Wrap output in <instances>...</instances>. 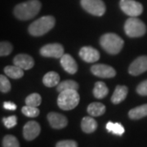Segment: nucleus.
Returning <instances> with one entry per match:
<instances>
[{
  "instance_id": "f257e3e1",
  "label": "nucleus",
  "mask_w": 147,
  "mask_h": 147,
  "mask_svg": "<svg viewBox=\"0 0 147 147\" xmlns=\"http://www.w3.org/2000/svg\"><path fill=\"white\" fill-rule=\"evenodd\" d=\"M42 4L38 0H29L17 4L14 8V15L16 18L27 21L34 18L39 12Z\"/></svg>"
},
{
  "instance_id": "f03ea898",
  "label": "nucleus",
  "mask_w": 147,
  "mask_h": 147,
  "mask_svg": "<svg viewBox=\"0 0 147 147\" xmlns=\"http://www.w3.org/2000/svg\"><path fill=\"white\" fill-rule=\"evenodd\" d=\"M56 23L55 18L52 16H45L38 18L30 25L28 31L32 36L39 37L44 35L53 29Z\"/></svg>"
},
{
  "instance_id": "7ed1b4c3",
  "label": "nucleus",
  "mask_w": 147,
  "mask_h": 147,
  "mask_svg": "<svg viewBox=\"0 0 147 147\" xmlns=\"http://www.w3.org/2000/svg\"><path fill=\"white\" fill-rule=\"evenodd\" d=\"M100 44L106 53L111 55H115L120 53L124 42L120 37L115 34L107 33L101 36Z\"/></svg>"
},
{
  "instance_id": "20e7f679",
  "label": "nucleus",
  "mask_w": 147,
  "mask_h": 147,
  "mask_svg": "<svg viewBox=\"0 0 147 147\" xmlns=\"http://www.w3.org/2000/svg\"><path fill=\"white\" fill-rule=\"evenodd\" d=\"M80 96L77 90H65L60 92L57 98L58 106L63 110H70L79 105Z\"/></svg>"
},
{
  "instance_id": "39448f33",
  "label": "nucleus",
  "mask_w": 147,
  "mask_h": 147,
  "mask_svg": "<svg viewBox=\"0 0 147 147\" xmlns=\"http://www.w3.org/2000/svg\"><path fill=\"white\" fill-rule=\"evenodd\" d=\"M124 31L130 38H139L146 33V26L137 16H130L124 24Z\"/></svg>"
},
{
  "instance_id": "423d86ee",
  "label": "nucleus",
  "mask_w": 147,
  "mask_h": 147,
  "mask_svg": "<svg viewBox=\"0 0 147 147\" xmlns=\"http://www.w3.org/2000/svg\"><path fill=\"white\" fill-rule=\"evenodd\" d=\"M80 3L84 10L94 16H103L106 10L102 0H81Z\"/></svg>"
},
{
  "instance_id": "0eeeda50",
  "label": "nucleus",
  "mask_w": 147,
  "mask_h": 147,
  "mask_svg": "<svg viewBox=\"0 0 147 147\" xmlns=\"http://www.w3.org/2000/svg\"><path fill=\"white\" fill-rule=\"evenodd\" d=\"M121 10L129 16H140L143 11V6L135 0H120Z\"/></svg>"
},
{
  "instance_id": "6e6552de",
  "label": "nucleus",
  "mask_w": 147,
  "mask_h": 147,
  "mask_svg": "<svg viewBox=\"0 0 147 147\" xmlns=\"http://www.w3.org/2000/svg\"><path fill=\"white\" fill-rule=\"evenodd\" d=\"M40 54L44 57L61 58L64 55V47L60 43L46 44L40 49Z\"/></svg>"
},
{
  "instance_id": "1a4fd4ad",
  "label": "nucleus",
  "mask_w": 147,
  "mask_h": 147,
  "mask_svg": "<svg viewBox=\"0 0 147 147\" xmlns=\"http://www.w3.org/2000/svg\"><path fill=\"white\" fill-rule=\"evenodd\" d=\"M91 71L96 76L100 78H105V79L113 78L116 75V71L115 69L110 65L104 64H96L92 65L91 67Z\"/></svg>"
},
{
  "instance_id": "9d476101",
  "label": "nucleus",
  "mask_w": 147,
  "mask_h": 147,
  "mask_svg": "<svg viewBox=\"0 0 147 147\" xmlns=\"http://www.w3.org/2000/svg\"><path fill=\"white\" fill-rule=\"evenodd\" d=\"M147 71V56H142L134 60L128 68V72L131 75L137 76Z\"/></svg>"
},
{
  "instance_id": "9b49d317",
  "label": "nucleus",
  "mask_w": 147,
  "mask_h": 147,
  "mask_svg": "<svg viewBox=\"0 0 147 147\" xmlns=\"http://www.w3.org/2000/svg\"><path fill=\"white\" fill-rule=\"evenodd\" d=\"M40 131V125L36 121H30L23 127V136L27 141H32L39 135Z\"/></svg>"
},
{
  "instance_id": "f8f14e48",
  "label": "nucleus",
  "mask_w": 147,
  "mask_h": 147,
  "mask_svg": "<svg viewBox=\"0 0 147 147\" xmlns=\"http://www.w3.org/2000/svg\"><path fill=\"white\" fill-rule=\"evenodd\" d=\"M79 57L88 63H94L100 59V53L93 47L85 46L80 49Z\"/></svg>"
},
{
  "instance_id": "ddd939ff",
  "label": "nucleus",
  "mask_w": 147,
  "mask_h": 147,
  "mask_svg": "<svg viewBox=\"0 0 147 147\" xmlns=\"http://www.w3.org/2000/svg\"><path fill=\"white\" fill-rule=\"evenodd\" d=\"M47 120L51 127L55 129H62L68 124V120L65 116L55 112H50L47 115Z\"/></svg>"
},
{
  "instance_id": "4468645a",
  "label": "nucleus",
  "mask_w": 147,
  "mask_h": 147,
  "mask_svg": "<svg viewBox=\"0 0 147 147\" xmlns=\"http://www.w3.org/2000/svg\"><path fill=\"white\" fill-rule=\"evenodd\" d=\"M13 63L21 69L27 70L33 68V66L34 65V61L32 57L27 54H19L14 57Z\"/></svg>"
},
{
  "instance_id": "2eb2a0df",
  "label": "nucleus",
  "mask_w": 147,
  "mask_h": 147,
  "mask_svg": "<svg viewBox=\"0 0 147 147\" xmlns=\"http://www.w3.org/2000/svg\"><path fill=\"white\" fill-rule=\"evenodd\" d=\"M61 65L63 69L70 74H74L78 70V65L74 59L69 54H64L61 57Z\"/></svg>"
},
{
  "instance_id": "dca6fc26",
  "label": "nucleus",
  "mask_w": 147,
  "mask_h": 147,
  "mask_svg": "<svg viewBox=\"0 0 147 147\" xmlns=\"http://www.w3.org/2000/svg\"><path fill=\"white\" fill-rule=\"evenodd\" d=\"M127 88L126 86L123 85H118L116 87L115 90L114 92V93L111 96V101L114 104H119L122 101L125 100V98L127 96Z\"/></svg>"
},
{
  "instance_id": "f3484780",
  "label": "nucleus",
  "mask_w": 147,
  "mask_h": 147,
  "mask_svg": "<svg viewBox=\"0 0 147 147\" xmlns=\"http://www.w3.org/2000/svg\"><path fill=\"white\" fill-rule=\"evenodd\" d=\"M60 75L57 72L50 71L47 72L42 78V83L43 84L48 87V88H53L55 86H57L60 83Z\"/></svg>"
},
{
  "instance_id": "a211bd4d",
  "label": "nucleus",
  "mask_w": 147,
  "mask_h": 147,
  "mask_svg": "<svg viewBox=\"0 0 147 147\" xmlns=\"http://www.w3.org/2000/svg\"><path fill=\"white\" fill-rule=\"evenodd\" d=\"M81 127L85 133H92L97 128V123L93 118L87 116L81 122Z\"/></svg>"
},
{
  "instance_id": "6ab92c4d",
  "label": "nucleus",
  "mask_w": 147,
  "mask_h": 147,
  "mask_svg": "<svg viewBox=\"0 0 147 147\" xmlns=\"http://www.w3.org/2000/svg\"><path fill=\"white\" fill-rule=\"evenodd\" d=\"M109 93V89L104 82L98 81L95 84L93 88V95L97 99H103Z\"/></svg>"
},
{
  "instance_id": "aec40b11",
  "label": "nucleus",
  "mask_w": 147,
  "mask_h": 147,
  "mask_svg": "<svg viewBox=\"0 0 147 147\" xmlns=\"http://www.w3.org/2000/svg\"><path fill=\"white\" fill-rule=\"evenodd\" d=\"M105 110L106 108L105 105L100 102H92L88 107V112L92 117H98L104 115Z\"/></svg>"
},
{
  "instance_id": "412c9836",
  "label": "nucleus",
  "mask_w": 147,
  "mask_h": 147,
  "mask_svg": "<svg viewBox=\"0 0 147 147\" xmlns=\"http://www.w3.org/2000/svg\"><path fill=\"white\" fill-rule=\"evenodd\" d=\"M128 116L131 119H140L147 116V104L140 105L130 110Z\"/></svg>"
},
{
  "instance_id": "4be33fe9",
  "label": "nucleus",
  "mask_w": 147,
  "mask_h": 147,
  "mask_svg": "<svg viewBox=\"0 0 147 147\" xmlns=\"http://www.w3.org/2000/svg\"><path fill=\"white\" fill-rule=\"evenodd\" d=\"M23 69L21 67L17 66L16 65H7L4 68V72L5 74L10 77L11 79H21V77H23L24 75V72H23Z\"/></svg>"
},
{
  "instance_id": "5701e85b",
  "label": "nucleus",
  "mask_w": 147,
  "mask_h": 147,
  "mask_svg": "<svg viewBox=\"0 0 147 147\" xmlns=\"http://www.w3.org/2000/svg\"><path fill=\"white\" fill-rule=\"evenodd\" d=\"M79 88V84L77 82L74 80H65V81H62L59 83L57 87V90L61 92L65 90H78Z\"/></svg>"
},
{
  "instance_id": "b1692460",
  "label": "nucleus",
  "mask_w": 147,
  "mask_h": 147,
  "mask_svg": "<svg viewBox=\"0 0 147 147\" xmlns=\"http://www.w3.org/2000/svg\"><path fill=\"white\" fill-rule=\"evenodd\" d=\"M106 129L107 131L112 132L113 134L117 135V136H122L124 133V127L123 126L119 123H112V122H108L106 123Z\"/></svg>"
},
{
  "instance_id": "393cba45",
  "label": "nucleus",
  "mask_w": 147,
  "mask_h": 147,
  "mask_svg": "<svg viewBox=\"0 0 147 147\" xmlns=\"http://www.w3.org/2000/svg\"><path fill=\"white\" fill-rule=\"evenodd\" d=\"M41 102H42V98L38 93H32L26 98V104L27 105L38 107V105H41Z\"/></svg>"
},
{
  "instance_id": "a878e982",
  "label": "nucleus",
  "mask_w": 147,
  "mask_h": 147,
  "mask_svg": "<svg viewBox=\"0 0 147 147\" xmlns=\"http://www.w3.org/2000/svg\"><path fill=\"white\" fill-rule=\"evenodd\" d=\"M3 146L4 147H19L20 143L18 140L12 135H7L3 140Z\"/></svg>"
},
{
  "instance_id": "bb28decb",
  "label": "nucleus",
  "mask_w": 147,
  "mask_h": 147,
  "mask_svg": "<svg viewBox=\"0 0 147 147\" xmlns=\"http://www.w3.org/2000/svg\"><path fill=\"white\" fill-rule=\"evenodd\" d=\"M21 111L23 115L30 118H34L39 115V110L35 106H31V105H26V106H24L21 109Z\"/></svg>"
},
{
  "instance_id": "cd10ccee",
  "label": "nucleus",
  "mask_w": 147,
  "mask_h": 147,
  "mask_svg": "<svg viewBox=\"0 0 147 147\" xmlns=\"http://www.w3.org/2000/svg\"><path fill=\"white\" fill-rule=\"evenodd\" d=\"M11 90V84L9 80L3 74L0 75V91L6 93Z\"/></svg>"
},
{
  "instance_id": "c85d7f7f",
  "label": "nucleus",
  "mask_w": 147,
  "mask_h": 147,
  "mask_svg": "<svg viewBox=\"0 0 147 147\" xmlns=\"http://www.w3.org/2000/svg\"><path fill=\"white\" fill-rule=\"evenodd\" d=\"M12 51V45L8 42H1L0 43V56L5 57L9 55Z\"/></svg>"
},
{
  "instance_id": "c756f323",
  "label": "nucleus",
  "mask_w": 147,
  "mask_h": 147,
  "mask_svg": "<svg viewBox=\"0 0 147 147\" xmlns=\"http://www.w3.org/2000/svg\"><path fill=\"white\" fill-rule=\"evenodd\" d=\"M3 122L7 128H12L17 123V118L16 115H11L3 119Z\"/></svg>"
},
{
  "instance_id": "7c9ffc66",
  "label": "nucleus",
  "mask_w": 147,
  "mask_h": 147,
  "mask_svg": "<svg viewBox=\"0 0 147 147\" xmlns=\"http://www.w3.org/2000/svg\"><path fill=\"white\" fill-rule=\"evenodd\" d=\"M57 147H77L78 144L77 142L72 141V140H64V141H61L58 142L56 144Z\"/></svg>"
},
{
  "instance_id": "2f4dec72",
  "label": "nucleus",
  "mask_w": 147,
  "mask_h": 147,
  "mask_svg": "<svg viewBox=\"0 0 147 147\" xmlns=\"http://www.w3.org/2000/svg\"><path fill=\"white\" fill-rule=\"evenodd\" d=\"M137 92L141 96H147V80L143 81L137 86Z\"/></svg>"
},
{
  "instance_id": "473e14b6",
  "label": "nucleus",
  "mask_w": 147,
  "mask_h": 147,
  "mask_svg": "<svg viewBox=\"0 0 147 147\" xmlns=\"http://www.w3.org/2000/svg\"><path fill=\"white\" fill-rule=\"evenodd\" d=\"M3 108L5 110H16V105L13 102H11V101H5V102H3Z\"/></svg>"
}]
</instances>
